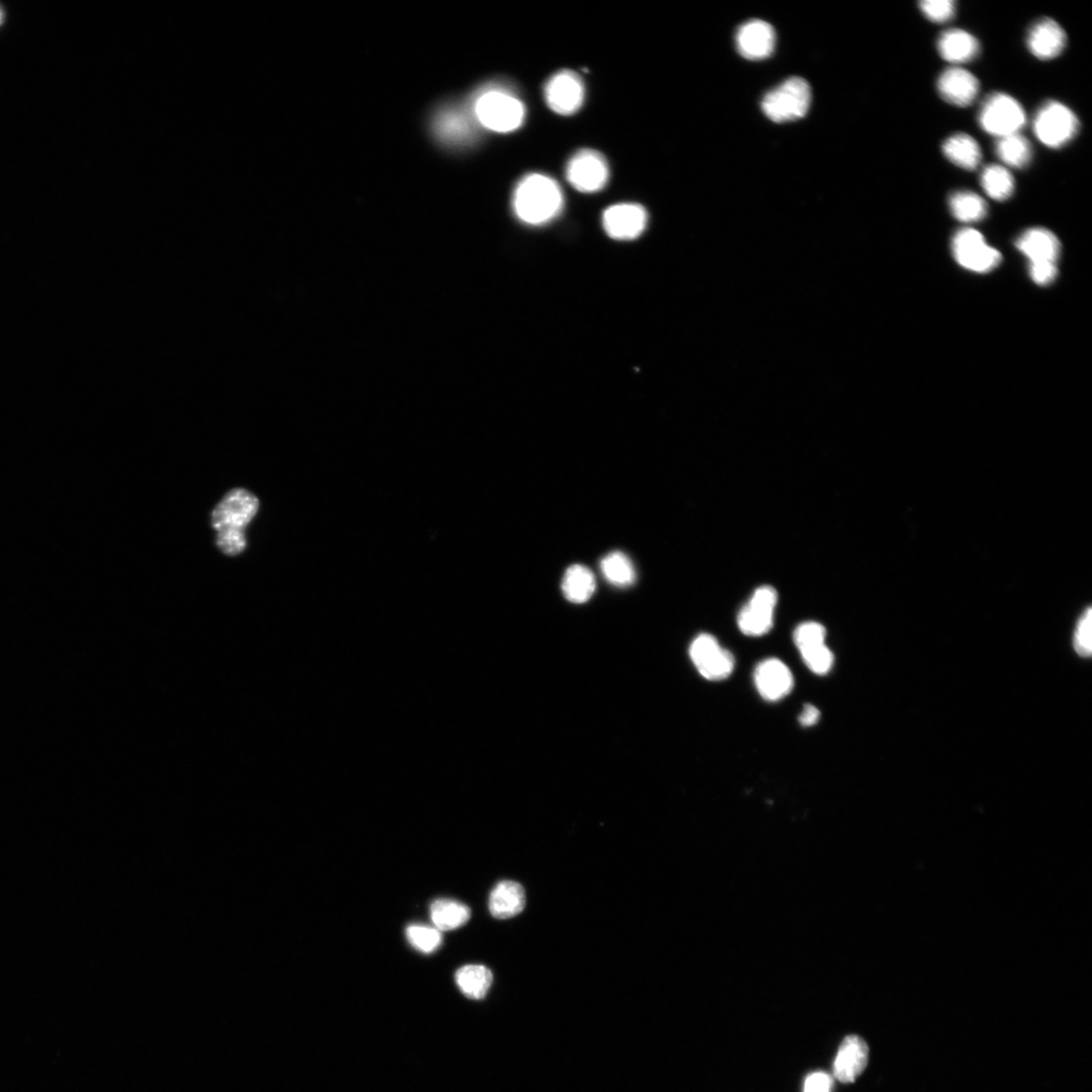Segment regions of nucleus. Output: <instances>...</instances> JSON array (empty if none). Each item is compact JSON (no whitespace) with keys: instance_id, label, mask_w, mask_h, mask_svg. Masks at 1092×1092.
Returning <instances> with one entry per match:
<instances>
[{"instance_id":"obj_32","label":"nucleus","mask_w":1092,"mask_h":1092,"mask_svg":"<svg viewBox=\"0 0 1092 1092\" xmlns=\"http://www.w3.org/2000/svg\"><path fill=\"white\" fill-rule=\"evenodd\" d=\"M826 638V629L824 625L817 623H805L800 625L796 631H794V642H796L798 650L812 647V645L825 643Z\"/></svg>"},{"instance_id":"obj_30","label":"nucleus","mask_w":1092,"mask_h":1092,"mask_svg":"<svg viewBox=\"0 0 1092 1092\" xmlns=\"http://www.w3.org/2000/svg\"><path fill=\"white\" fill-rule=\"evenodd\" d=\"M802 659L812 671L817 675L827 674L831 668H833L835 657L834 654L826 647V643H819L812 645V647L799 650Z\"/></svg>"},{"instance_id":"obj_29","label":"nucleus","mask_w":1092,"mask_h":1092,"mask_svg":"<svg viewBox=\"0 0 1092 1092\" xmlns=\"http://www.w3.org/2000/svg\"><path fill=\"white\" fill-rule=\"evenodd\" d=\"M406 935L410 944L424 954L436 952L442 941L439 930L426 926H410L406 929Z\"/></svg>"},{"instance_id":"obj_2","label":"nucleus","mask_w":1092,"mask_h":1092,"mask_svg":"<svg viewBox=\"0 0 1092 1092\" xmlns=\"http://www.w3.org/2000/svg\"><path fill=\"white\" fill-rule=\"evenodd\" d=\"M564 202L560 184L541 173H531L521 180L512 198L518 219L535 226L546 224L560 214Z\"/></svg>"},{"instance_id":"obj_33","label":"nucleus","mask_w":1092,"mask_h":1092,"mask_svg":"<svg viewBox=\"0 0 1092 1092\" xmlns=\"http://www.w3.org/2000/svg\"><path fill=\"white\" fill-rule=\"evenodd\" d=\"M920 8L930 22L944 23L954 18L956 5L953 0H927L920 3Z\"/></svg>"},{"instance_id":"obj_27","label":"nucleus","mask_w":1092,"mask_h":1092,"mask_svg":"<svg viewBox=\"0 0 1092 1092\" xmlns=\"http://www.w3.org/2000/svg\"><path fill=\"white\" fill-rule=\"evenodd\" d=\"M980 183L988 196L999 202L1007 201L1015 188L1012 173L998 165L986 166L980 177Z\"/></svg>"},{"instance_id":"obj_14","label":"nucleus","mask_w":1092,"mask_h":1092,"mask_svg":"<svg viewBox=\"0 0 1092 1092\" xmlns=\"http://www.w3.org/2000/svg\"><path fill=\"white\" fill-rule=\"evenodd\" d=\"M937 86L945 102L961 108L972 105L980 89L979 80L971 72L956 66L941 74Z\"/></svg>"},{"instance_id":"obj_4","label":"nucleus","mask_w":1092,"mask_h":1092,"mask_svg":"<svg viewBox=\"0 0 1092 1092\" xmlns=\"http://www.w3.org/2000/svg\"><path fill=\"white\" fill-rule=\"evenodd\" d=\"M811 104L812 89L809 82L801 78H791L764 96L762 109L768 119L775 122H786L805 117Z\"/></svg>"},{"instance_id":"obj_18","label":"nucleus","mask_w":1092,"mask_h":1092,"mask_svg":"<svg viewBox=\"0 0 1092 1092\" xmlns=\"http://www.w3.org/2000/svg\"><path fill=\"white\" fill-rule=\"evenodd\" d=\"M1015 245L1029 260V264H1057L1061 244L1056 235L1045 228H1032L1025 231Z\"/></svg>"},{"instance_id":"obj_22","label":"nucleus","mask_w":1092,"mask_h":1092,"mask_svg":"<svg viewBox=\"0 0 1092 1092\" xmlns=\"http://www.w3.org/2000/svg\"><path fill=\"white\" fill-rule=\"evenodd\" d=\"M455 982L463 994L470 999H482L493 984V974L482 965H467L458 970Z\"/></svg>"},{"instance_id":"obj_15","label":"nucleus","mask_w":1092,"mask_h":1092,"mask_svg":"<svg viewBox=\"0 0 1092 1092\" xmlns=\"http://www.w3.org/2000/svg\"><path fill=\"white\" fill-rule=\"evenodd\" d=\"M1067 44V36L1057 22L1045 18L1038 21L1029 29L1027 45L1029 52L1040 60L1058 57Z\"/></svg>"},{"instance_id":"obj_24","label":"nucleus","mask_w":1092,"mask_h":1092,"mask_svg":"<svg viewBox=\"0 0 1092 1092\" xmlns=\"http://www.w3.org/2000/svg\"><path fill=\"white\" fill-rule=\"evenodd\" d=\"M996 152L1003 164L1013 168H1025L1031 163L1033 148L1020 133L999 138Z\"/></svg>"},{"instance_id":"obj_7","label":"nucleus","mask_w":1092,"mask_h":1092,"mask_svg":"<svg viewBox=\"0 0 1092 1092\" xmlns=\"http://www.w3.org/2000/svg\"><path fill=\"white\" fill-rule=\"evenodd\" d=\"M952 251L956 262L978 273L994 270L1002 260L1001 254L987 245L984 235L972 228H964L955 234Z\"/></svg>"},{"instance_id":"obj_9","label":"nucleus","mask_w":1092,"mask_h":1092,"mask_svg":"<svg viewBox=\"0 0 1092 1092\" xmlns=\"http://www.w3.org/2000/svg\"><path fill=\"white\" fill-rule=\"evenodd\" d=\"M543 93L546 105L554 113L569 116L576 114L584 103L585 86L579 74L562 70L546 82Z\"/></svg>"},{"instance_id":"obj_12","label":"nucleus","mask_w":1092,"mask_h":1092,"mask_svg":"<svg viewBox=\"0 0 1092 1092\" xmlns=\"http://www.w3.org/2000/svg\"><path fill=\"white\" fill-rule=\"evenodd\" d=\"M603 227L616 240L636 239L647 228L648 214L638 204H618L608 208L603 214Z\"/></svg>"},{"instance_id":"obj_37","label":"nucleus","mask_w":1092,"mask_h":1092,"mask_svg":"<svg viewBox=\"0 0 1092 1092\" xmlns=\"http://www.w3.org/2000/svg\"><path fill=\"white\" fill-rule=\"evenodd\" d=\"M0 22H2V12H0Z\"/></svg>"},{"instance_id":"obj_35","label":"nucleus","mask_w":1092,"mask_h":1092,"mask_svg":"<svg viewBox=\"0 0 1092 1092\" xmlns=\"http://www.w3.org/2000/svg\"><path fill=\"white\" fill-rule=\"evenodd\" d=\"M833 1079L825 1072H816L806 1078L804 1092H830Z\"/></svg>"},{"instance_id":"obj_16","label":"nucleus","mask_w":1092,"mask_h":1092,"mask_svg":"<svg viewBox=\"0 0 1092 1092\" xmlns=\"http://www.w3.org/2000/svg\"><path fill=\"white\" fill-rule=\"evenodd\" d=\"M754 682L761 697L771 702L787 697L794 686L790 669L777 659L766 660L755 668Z\"/></svg>"},{"instance_id":"obj_19","label":"nucleus","mask_w":1092,"mask_h":1092,"mask_svg":"<svg viewBox=\"0 0 1092 1092\" xmlns=\"http://www.w3.org/2000/svg\"><path fill=\"white\" fill-rule=\"evenodd\" d=\"M941 57L952 65H964L977 58L980 44L973 35L960 29L942 32L938 39Z\"/></svg>"},{"instance_id":"obj_34","label":"nucleus","mask_w":1092,"mask_h":1092,"mask_svg":"<svg viewBox=\"0 0 1092 1092\" xmlns=\"http://www.w3.org/2000/svg\"><path fill=\"white\" fill-rule=\"evenodd\" d=\"M1029 275L1040 285L1052 283L1058 276L1057 264L1037 263L1029 264Z\"/></svg>"},{"instance_id":"obj_3","label":"nucleus","mask_w":1092,"mask_h":1092,"mask_svg":"<svg viewBox=\"0 0 1092 1092\" xmlns=\"http://www.w3.org/2000/svg\"><path fill=\"white\" fill-rule=\"evenodd\" d=\"M474 109L483 128L503 134L518 130L526 116L524 102L504 86L494 85L480 93Z\"/></svg>"},{"instance_id":"obj_26","label":"nucleus","mask_w":1092,"mask_h":1092,"mask_svg":"<svg viewBox=\"0 0 1092 1092\" xmlns=\"http://www.w3.org/2000/svg\"><path fill=\"white\" fill-rule=\"evenodd\" d=\"M949 207L953 216L963 223H976L987 215V204L984 198L970 191L955 192L949 197Z\"/></svg>"},{"instance_id":"obj_13","label":"nucleus","mask_w":1092,"mask_h":1092,"mask_svg":"<svg viewBox=\"0 0 1092 1092\" xmlns=\"http://www.w3.org/2000/svg\"><path fill=\"white\" fill-rule=\"evenodd\" d=\"M776 32L770 23L753 20L739 29L737 33V48L739 53L746 59L758 61L770 57L776 47Z\"/></svg>"},{"instance_id":"obj_20","label":"nucleus","mask_w":1092,"mask_h":1092,"mask_svg":"<svg viewBox=\"0 0 1092 1092\" xmlns=\"http://www.w3.org/2000/svg\"><path fill=\"white\" fill-rule=\"evenodd\" d=\"M526 904L525 890L514 881H502L495 886L489 899L491 914L507 920L523 912Z\"/></svg>"},{"instance_id":"obj_25","label":"nucleus","mask_w":1092,"mask_h":1092,"mask_svg":"<svg viewBox=\"0 0 1092 1092\" xmlns=\"http://www.w3.org/2000/svg\"><path fill=\"white\" fill-rule=\"evenodd\" d=\"M431 920L438 930H453L466 925L470 910L466 904L452 899H438L431 904Z\"/></svg>"},{"instance_id":"obj_10","label":"nucleus","mask_w":1092,"mask_h":1092,"mask_svg":"<svg viewBox=\"0 0 1092 1092\" xmlns=\"http://www.w3.org/2000/svg\"><path fill=\"white\" fill-rule=\"evenodd\" d=\"M690 656L699 673L707 680L719 681L730 676L735 668V657L721 647L711 635H700L690 647Z\"/></svg>"},{"instance_id":"obj_11","label":"nucleus","mask_w":1092,"mask_h":1092,"mask_svg":"<svg viewBox=\"0 0 1092 1092\" xmlns=\"http://www.w3.org/2000/svg\"><path fill=\"white\" fill-rule=\"evenodd\" d=\"M777 599V592L772 587L764 586L754 593L738 617L739 627L743 635L762 637L772 629Z\"/></svg>"},{"instance_id":"obj_28","label":"nucleus","mask_w":1092,"mask_h":1092,"mask_svg":"<svg viewBox=\"0 0 1092 1092\" xmlns=\"http://www.w3.org/2000/svg\"><path fill=\"white\" fill-rule=\"evenodd\" d=\"M605 579L617 587H627L636 581V570L629 558L623 553L614 552L605 556L601 562Z\"/></svg>"},{"instance_id":"obj_17","label":"nucleus","mask_w":1092,"mask_h":1092,"mask_svg":"<svg viewBox=\"0 0 1092 1092\" xmlns=\"http://www.w3.org/2000/svg\"><path fill=\"white\" fill-rule=\"evenodd\" d=\"M869 1047L859 1036H848L841 1042L834 1064L835 1077L842 1084H852L865 1070Z\"/></svg>"},{"instance_id":"obj_5","label":"nucleus","mask_w":1092,"mask_h":1092,"mask_svg":"<svg viewBox=\"0 0 1092 1092\" xmlns=\"http://www.w3.org/2000/svg\"><path fill=\"white\" fill-rule=\"evenodd\" d=\"M980 127L989 135L1002 136L1017 134L1026 126L1022 105L1013 96L994 93L986 96L978 115Z\"/></svg>"},{"instance_id":"obj_21","label":"nucleus","mask_w":1092,"mask_h":1092,"mask_svg":"<svg viewBox=\"0 0 1092 1092\" xmlns=\"http://www.w3.org/2000/svg\"><path fill=\"white\" fill-rule=\"evenodd\" d=\"M941 151L950 163L966 170H974L982 163V148L973 136L964 133L949 136Z\"/></svg>"},{"instance_id":"obj_8","label":"nucleus","mask_w":1092,"mask_h":1092,"mask_svg":"<svg viewBox=\"0 0 1092 1092\" xmlns=\"http://www.w3.org/2000/svg\"><path fill=\"white\" fill-rule=\"evenodd\" d=\"M567 180L581 193H597L605 188L610 180L607 160L598 151L582 149L569 159Z\"/></svg>"},{"instance_id":"obj_23","label":"nucleus","mask_w":1092,"mask_h":1092,"mask_svg":"<svg viewBox=\"0 0 1092 1092\" xmlns=\"http://www.w3.org/2000/svg\"><path fill=\"white\" fill-rule=\"evenodd\" d=\"M562 588L568 601L582 604L592 597L596 589V580L588 568L575 565L567 569Z\"/></svg>"},{"instance_id":"obj_36","label":"nucleus","mask_w":1092,"mask_h":1092,"mask_svg":"<svg viewBox=\"0 0 1092 1092\" xmlns=\"http://www.w3.org/2000/svg\"><path fill=\"white\" fill-rule=\"evenodd\" d=\"M821 717V712L812 704L804 706L803 712L799 716V723L802 726L809 727L816 725Z\"/></svg>"},{"instance_id":"obj_1","label":"nucleus","mask_w":1092,"mask_h":1092,"mask_svg":"<svg viewBox=\"0 0 1092 1092\" xmlns=\"http://www.w3.org/2000/svg\"><path fill=\"white\" fill-rule=\"evenodd\" d=\"M259 501L245 489H233L217 505L212 524L217 532V545L228 555L240 554L246 546L245 528L255 517Z\"/></svg>"},{"instance_id":"obj_6","label":"nucleus","mask_w":1092,"mask_h":1092,"mask_svg":"<svg viewBox=\"0 0 1092 1092\" xmlns=\"http://www.w3.org/2000/svg\"><path fill=\"white\" fill-rule=\"evenodd\" d=\"M1033 129L1042 144L1057 149L1074 139L1079 130V121L1069 107L1049 101L1038 109Z\"/></svg>"},{"instance_id":"obj_31","label":"nucleus","mask_w":1092,"mask_h":1092,"mask_svg":"<svg viewBox=\"0 0 1092 1092\" xmlns=\"http://www.w3.org/2000/svg\"><path fill=\"white\" fill-rule=\"evenodd\" d=\"M1073 648L1082 657H1088L1092 653V612L1091 608L1079 617L1073 638Z\"/></svg>"}]
</instances>
